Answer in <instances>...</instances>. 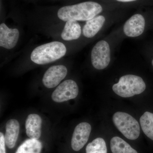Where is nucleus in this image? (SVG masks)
I'll list each match as a JSON object with an SVG mask.
<instances>
[{
	"instance_id": "obj_3",
	"label": "nucleus",
	"mask_w": 153,
	"mask_h": 153,
	"mask_svg": "<svg viewBox=\"0 0 153 153\" xmlns=\"http://www.w3.org/2000/svg\"><path fill=\"white\" fill-rule=\"evenodd\" d=\"M146 85L141 77L133 74L121 76L112 89L115 93L123 97H129L143 93Z\"/></svg>"
},
{
	"instance_id": "obj_6",
	"label": "nucleus",
	"mask_w": 153,
	"mask_h": 153,
	"mask_svg": "<svg viewBox=\"0 0 153 153\" xmlns=\"http://www.w3.org/2000/svg\"><path fill=\"white\" fill-rule=\"evenodd\" d=\"M79 88L76 82L68 79L62 82L52 94V98L55 102H61L76 98Z\"/></svg>"
},
{
	"instance_id": "obj_14",
	"label": "nucleus",
	"mask_w": 153,
	"mask_h": 153,
	"mask_svg": "<svg viewBox=\"0 0 153 153\" xmlns=\"http://www.w3.org/2000/svg\"><path fill=\"white\" fill-rule=\"evenodd\" d=\"M81 28L78 22L74 20L67 21L61 33V38L65 41L76 40L81 36Z\"/></svg>"
},
{
	"instance_id": "obj_21",
	"label": "nucleus",
	"mask_w": 153,
	"mask_h": 153,
	"mask_svg": "<svg viewBox=\"0 0 153 153\" xmlns=\"http://www.w3.org/2000/svg\"><path fill=\"white\" fill-rule=\"evenodd\" d=\"M152 66H153V59L152 61Z\"/></svg>"
},
{
	"instance_id": "obj_8",
	"label": "nucleus",
	"mask_w": 153,
	"mask_h": 153,
	"mask_svg": "<svg viewBox=\"0 0 153 153\" xmlns=\"http://www.w3.org/2000/svg\"><path fill=\"white\" fill-rule=\"evenodd\" d=\"M91 130V126L87 123H81L76 126L71 142L73 150L77 152L84 147L89 138Z\"/></svg>"
},
{
	"instance_id": "obj_15",
	"label": "nucleus",
	"mask_w": 153,
	"mask_h": 153,
	"mask_svg": "<svg viewBox=\"0 0 153 153\" xmlns=\"http://www.w3.org/2000/svg\"><path fill=\"white\" fill-rule=\"evenodd\" d=\"M110 146L113 153H138L130 145L120 137H113L111 140Z\"/></svg>"
},
{
	"instance_id": "obj_5",
	"label": "nucleus",
	"mask_w": 153,
	"mask_h": 153,
	"mask_svg": "<svg viewBox=\"0 0 153 153\" xmlns=\"http://www.w3.org/2000/svg\"><path fill=\"white\" fill-rule=\"evenodd\" d=\"M111 60L110 49L106 41H100L94 47L91 52V61L94 68L99 70L104 69Z\"/></svg>"
},
{
	"instance_id": "obj_10",
	"label": "nucleus",
	"mask_w": 153,
	"mask_h": 153,
	"mask_svg": "<svg viewBox=\"0 0 153 153\" xmlns=\"http://www.w3.org/2000/svg\"><path fill=\"white\" fill-rule=\"evenodd\" d=\"M19 38V30L10 29L4 23L0 25V46L10 49L16 45Z\"/></svg>"
},
{
	"instance_id": "obj_19",
	"label": "nucleus",
	"mask_w": 153,
	"mask_h": 153,
	"mask_svg": "<svg viewBox=\"0 0 153 153\" xmlns=\"http://www.w3.org/2000/svg\"><path fill=\"white\" fill-rule=\"evenodd\" d=\"M4 136L2 133H0V153H6Z\"/></svg>"
},
{
	"instance_id": "obj_1",
	"label": "nucleus",
	"mask_w": 153,
	"mask_h": 153,
	"mask_svg": "<svg viewBox=\"0 0 153 153\" xmlns=\"http://www.w3.org/2000/svg\"><path fill=\"white\" fill-rule=\"evenodd\" d=\"M102 10V7L98 3L84 2L60 8L57 12V16L63 22L88 21L96 16Z\"/></svg>"
},
{
	"instance_id": "obj_9",
	"label": "nucleus",
	"mask_w": 153,
	"mask_h": 153,
	"mask_svg": "<svg viewBox=\"0 0 153 153\" xmlns=\"http://www.w3.org/2000/svg\"><path fill=\"white\" fill-rule=\"evenodd\" d=\"M145 20L140 14H135L126 22L123 31L127 36L136 37L140 36L144 31Z\"/></svg>"
},
{
	"instance_id": "obj_16",
	"label": "nucleus",
	"mask_w": 153,
	"mask_h": 153,
	"mask_svg": "<svg viewBox=\"0 0 153 153\" xmlns=\"http://www.w3.org/2000/svg\"><path fill=\"white\" fill-rule=\"evenodd\" d=\"M42 145L38 140L30 139L25 140L15 153H41Z\"/></svg>"
},
{
	"instance_id": "obj_13",
	"label": "nucleus",
	"mask_w": 153,
	"mask_h": 153,
	"mask_svg": "<svg viewBox=\"0 0 153 153\" xmlns=\"http://www.w3.org/2000/svg\"><path fill=\"white\" fill-rule=\"evenodd\" d=\"M105 22V18L102 16H96L88 20L83 27V35L86 38H93L102 27Z\"/></svg>"
},
{
	"instance_id": "obj_4",
	"label": "nucleus",
	"mask_w": 153,
	"mask_h": 153,
	"mask_svg": "<svg viewBox=\"0 0 153 153\" xmlns=\"http://www.w3.org/2000/svg\"><path fill=\"white\" fill-rule=\"evenodd\" d=\"M113 121L119 131L128 139L136 140L139 137V124L130 115L125 112H116L113 116Z\"/></svg>"
},
{
	"instance_id": "obj_11",
	"label": "nucleus",
	"mask_w": 153,
	"mask_h": 153,
	"mask_svg": "<svg viewBox=\"0 0 153 153\" xmlns=\"http://www.w3.org/2000/svg\"><path fill=\"white\" fill-rule=\"evenodd\" d=\"M42 119L36 114L28 116L25 124L26 134L30 139L38 140L41 136Z\"/></svg>"
},
{
	"instance_id": "obj_18",
	"label": "nucleus",
	"mask_w": 153,
	"mask_h": 153,
	"mask_svg": "<svg viewBox=\"0 0 153 153\" xmlns=\"http://www.w3.org/2000/svg\"><path fill=\"white\" fill-rule=\"evenodd\" d=\"M86 153H107L106 145L103 139L97 138L86 146Z\"/></svg>"
},
{
	"instance_id": "obj_2",
	"label": "nucleus",
	"mask_w": 153,
	"mask_h": 153,
	"mask_svg": "<svg viewBox=\"0 0 153 153\" xmlns=\"http://www.w3.org/2000/svg\"><path fill=\"white\" fill-rule=\"evenodd\" d=\"M66 52V47L63 43L53 41L36 47L32 52L30 58L34 63L44 65L59 60Z\"/></svg>"
},
{
	"instance_id": "obj_12",
	"label": "nucleus",
	"mask_w": 153,
	"mask_h": 153,
	"mask_svg": "<svg viewBox=\"0 0 153 153\" xmlns=\"http://www.w3.org/2000/svg\"><path fill=\"white\" fill-rule=\"evenodd\" d=\"M20 125L18 120L11 119L8 121L6 125L5 141L9 149H13L16 145L19 133Z\"/></svg>"
},
{
	"instance_id": "obj_7",
	"label": "nucleus",
	"mask_w": 153,
	"mask_h": 153,
	"mask_svg": "<svg viewBox=\"0 0 153 153\" xmlns=\"http://www.w3.org/2000/svg\"><path fill=\"white\" fill-rule=\"evenodd\" d=\"M67 73V68L63 65L51 66L45 72L42 82L47 88H53L58 85L66 77Z\"/></svg>"
},
{
	"instance_id": "obj_17",
	"label": "nucleus",
	"mask_w": 153,
	"mask_h": 153,
	"mask_svg": "<svg viewBox=\"0 0 153 153\" xmlns=\"http://www.w3.org/2000/svg\"><path fill=\"white\" fill-rule=\"evenodd\" d=\"M140 121L144 133L153 140V113L145 112L141 117Z\"/></svg>"
},
{
	"instance_id": "obj_20",
	"label": "nucleus",
	"mask_w": 153,
	"mask_h": 153,
	"mask_svg": "<svg viewBox=\"0 0 153 153\" xmlns=\"http://www.w3.org/2000/svg\"><path fill=\"white\" fill-rule=\"evenodd\" d=\"M118 1L124 2H127L133 1H136V0H117Z\"/></svg>"
}]
</instances>
